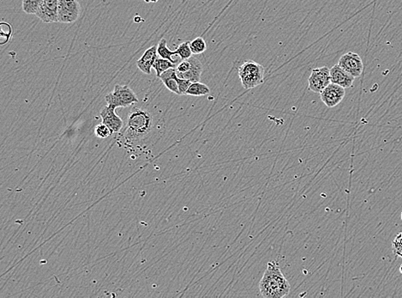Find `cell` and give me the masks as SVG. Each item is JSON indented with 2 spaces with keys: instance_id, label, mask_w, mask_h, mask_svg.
<instances>
[{
  "instance_id": "d4e9b609",
  "label": "cell",
  "mask_w": 402,
  "mask_h": 298,
  "mask_svg": "<svg viewBox=\"0 0 402 298\" xmlns=\"http://www.w3.org/2000/svg\"><path fill=\"white\" fill-rule=\"evenodd\" d=\"M399 270H400V272L402 273V266L400 267V268H399Z\"/></svg>"
},
{
  "instance_id": "8992f818",
  "label": "cell",
  "mask_w": 402,
  "mask_h": 298,
  "mask_svg": "<svg viewBox=\"0 0 402 298\" xmlns=\"http://www.w3.org/2000/svg\"><path fill=\"white\" fill-rule=\"evenodd\" d=\"M331 83L330 69L327 66L312 70L310 77L308 78L309 90L313 92L320 94L325 88Z\"/></svg>"
},
{
  "instance_id": "5bb4252c",
  "label": "cell",
  "mask_w": 402,
  "mask_h": 298,
  "mask_svg": "<svg viewBox=\"0 0 402 298\" xmlns=\"http://www.w3.org/2000/svg\"><path fill=\"white\" fill-rule=\"evenodd\" d=\"M160 80L162 81L163 85L168 89L171 92L180 95L178 85V75H177L176 68L168 69L160 75Z\"/></svg>"
},
{
  "instance_id": "9a60e30c",
  "label": "cell",
  "mask_w": 402,
  "mask_h": 298,
  "mask_svg": "<svg viewBox=\"0 0 402 298\" xmlns=\"http://www.w3.org/2000/svg\"><path fill=\"white\" fill-rule=\"evenodd\" d=\"M157 53L160 58H166L175 65H178L182 61L181 58L177 54L176 51H171L167 48L165 38H162L158 44Z\"/></svg>"
},
{
  "instance_id": "3957f363",
  "label": "cell",
  "mask_w": 402,
  "mask_h": 298,
  "mask_svg": "<svg viewBox=\"0 0 402 298\" xmlns=\"http://www.w3.org/2000/svg\"><path fill=\"white\" fill-rule=\"evenodd\" d=\"M264 75L265 69L256 61H245L239 67V78L245 90H250L263 84Z\"/></svg>"
},
{
  "instance_id": "44dd1931",
  "label": "cell",
  "mask_w": 402,
  "mask_h": 298,
  "mask_svg": "<svg viewBox=\"0 0 402 298\" xmlns=\"http://www.w3.org/2000/svg\"><path fill=\"white\" fill-rule=\"evenodd\" d=\"M95 133L98 137L104 140V138L110 137L113 132L107 125L101 123V124L97 125L95 127Z\"/></svg>"
},
{
  "instance_id": "4fadbf2b",
  "label": "cell",
  "mask_w": 402,
  "mask_h": 298,
  "mask_svg": "<svg viewBox=\"0 0 402 298\" xmlns=\"http://www.w3.org/2000/svg\"><path fill=\"white\" fill-rule=\"evenodd\" d=\"M191 61H192V66L189 71L184 73L177 72V75L180 78L189 80L192 83L200 82V78L203 73V65L198 58L195 57H191Z\"/></svg>"
},
{
  "instance_id": "ffe728a7",
  "label": "cell",
  "mask_w": 402,
  "mask_h": 298,
  "mask_svg": "<svg viewBox=\"0 0 402 298\" xmlns=\"http://www.w3.org/2000/svg\"><path fill=\"white\" fill-rule=\"evenodd\" d=\"M189 43L191 42H185V43H183L180 44V45L177 48L176 53L181 58L182 61L183 59H187V58H191L192 57V51L191 49V46H189Z\"/></svg>"
},
{
  "instance_id": "7402d4cb",
  "label": "cell",
  "mask_w": 402,
  "mask_h": 298,
  "mask_svg": "<svg viewBox=\"0 0 402 298\" xmlns=\"http://www.w3.org/2000/svg\"><path fill=\"white\" fill-rule=\"evenodd\" d=\"M393 248L394 253L396 256H399L402 253V232L397 235L393 242Z\"/></svg>"
},
{
  "instance_id": "9c48e42d",
  "label": "cell",
  "mask_w": 402,
  "mask_h": 298,
  "mask_svg": "<svg viewBox=\"0 0 402 298\" xmlns=\"http://www.w3.org/2000/svg\"><path fill=\"white\" fill-rule=\"evenodd\" d=\"M35 16L43 23H59L58 21V0H43Z\"/></svg>"
},
{
  "instance_id": "603a6c76",
  "label": "cell",
  "mask_w": 402,
  "mask_h": 298,
  "mask_svg": "<svg viewBox=\"0 0 402 298\" xmlns=\"http://www.w3.org/2000/svg\"><path fill=\"white\" fill-rule=\"evenodd\" d=\"M178 85H179V93L180 95H185L186 91L189 89V85H192V82L189 80H184V78H180L178 77Z\"/></svg>"
},
{
  "instance_id": "277c9868",
  "label": "cell",
  "mask_w": 402,
  "mask_h": 298,
  "mask_svg": "<svg viewBox=\"0 0 402 298\" xmlns=\"http://www.w3.org/2000/svg\"><path fill=\"white\" fill-rule=\"evenodd\" d=\"M105 102L113 108H127L138 103V98L129 86L117 85L112 92L105 95Z\"/></svg>"
},
{
  "instance_id": "6da1fadb",
  "label": "cell",
  "mask_w": 402,
  "mask_h": 298,
  "mask_svg": "<svg viewBox=\"0 0 402 298\" xmlns=\"http://www.w3.org/2000/svg\"><path fill=\"white\" fill-rule=\"evenodd\" d=\"M290 289L289 282L281 272L278 262H268L259 283L261 295L265 298H283L289 294Z\"/></svg>"
},
{
  "instance_id": "ac0fdd59",
  "label": "cell",
  "mask_w": 402,
  "mask_h": 298,
  "mask_svg": "<svg viewBox=\"0 0 402 298\" xmlns=\"http://www.w3.org/2000/svg\"><path fill=\"white\" fill-rule=\"evenodd\" d=\"M43 0H23V11L29 15H35Z\"/></svg>"
},
{
  "instance_id": "30bf717a",
  "label": "cell",
  "mask_w": 402,
  "mask_h": 298,
  "mask_svg": "<svg viewBox=\"0 0 402 298\" xmlns=\"http://www.w3.org/2000/svg\"><path fill=\"white\" fill-rule=\"evenodd\" d=\"M115 109L112 106L107 105L101 109L100 114L102 123L107 125L113 133H118L124 127V123L121 118L116 114Z\"/></svg>"
},
{
  "instance_id": "cb8c5ba5",
  "label": "cell",
  "mask_w": 402,
  "mask_h": 298,
  "mask_svg": "<svg viewBox=\"0 0 402 298\" xmlns=\"http://www.w3.org/2000/svg\"><path fill=\"white\" fill-rule=\"evenodd\" d=\"M144 2L146 3H155V2H157L159 0H143Z\"/></svg>"
},
{
  "instance_id": "7a4b0ae2",
  "label": "cell",
  "mask_w": 402,
  "mask_h": 298,
  "mask_svg": "<svg viewBox=\"0 0 402 298\" xmlns=\"http://www.w3.org/2000/svg\"><path fill=\"white\" fill-rule=\"evenodd\" d=\"M153 127V117L143 108L134 107L130 111L127 118L124 137L129 141H137L144 138Z\"/></svg>"
},
{
  "instance_id": "8fae6325",
  "label": "cell",
  "mask_w": 402,
  "mask_h": 298,
  "mask_svg": "<svg viewBox=\"0 0 402 298\" xmlns=\"http://www.w3.org/2000/svg\"><path fill=\"white\" fill-rule=\"evenodd\" d=\"M330 77H331V83L336 84L345 89L352 87L355 80L353 76L345 71L344 69L342 68L338 64L334 65L330 69Z\"/></svg>"
},
{
  "instance_id": "52a82bcc",
  "label": "cell",
  "mask_w": 402,
  "mask_h": 298,
  "mask_svg": "<svg viewBox=\"0 0 402 298\" xmlns=\"http://www.w3.org/2000/svg\"><path fill=\"white\" fill-rule=\"evenodd\" d=\"M346 89L345 88L330 83L322 92L320 93V97L322 102L328 108H334L342 103L346 95Z\"/></svg>"
},
{
  "instance_id": "2e32d148",
  "label": "cell",
  "mask_w": 402,
  "mask_h": 298,
  "mask_svg": "<svg viewBox=\"0 0 402 298\" xmlns=\"http://www.w3.org/2000/svg\"><path fill=\"white\" fill-rule=\"evenodd\" d=\"M210 93V89L208 85H204L203 83L195 82L192 83L189 85V89L187 90V95H192V96H203L208 95Z\"/></svg>"
},
{
  "instance_id": "ba28073f",
  "label": "cell",
  "mask_w": 402,
  "mask_h": 298,
  "mask_svg": "<svg viewBox=\"0 0 402 298\" xmlns=\"http://www.w3.org/2000/svg\"><path fill=\"white\" fill-rule=\"evenodd\" d=\"M338 65L355 78L360 77L361 74L363 73V61L357 53L349 52L342 55Z\"/></svg>"
},
{
  "instance_id": "7c38bea8",
  "label": "cell",
  "mask_w": 402,
  "mask_h": 298,
  "mask_svg": "<svg viewBox=\"0 0 402 298\" xmlns=\"http://www.w3.org/2000/svg\"><path fill=\"white\" fill-rule=\"evenodd\" d=\"M157 48V45L152 46L150 48H147L142 57L137 61V67L143 73L147 75L151 73V69L153 68V66L158 57Z\"/></svg>"
},
{
  "instance_id": "d6986e66",
  "label": "cell",
  "mask_w": 402,
  "mask_h": 298,
  "mask_svg": "<svg viewBox=\"0 0 402 298\" xmlns=\"http://www.w3.org/2000/svg\"><path fill=\"white\" fill-rule=\"evenodd\" d=\"M189 46L193 54H201L204 53L207 49V44L205 41L203 40V37H197L189 43Z\"/></svg>"
},
{
  "instance_id": "5b68a950",
  "label": "cell",
  "mask_w": 402,
  "mask_h": 298,
  "mask_svg": "<svg viewBox=\"0 0 402 298\" xmlns=\"http://www.w3.org/2000/svg\"><path fill=\"white\" fill-rule=\"evenodd\" d=\"M81 13L78 0H58V21L63 24L76 22Z\"/></svg>"
},
{
  "instance_id": "e0dca14e",
  "label": "cell",
  "mask_w": 402,
  "mask_h": 298,
  "mask_svg": "<svg viewBox=\"0 0 402 298\" xmlns=\"http://www.w3.org/2000/svg\"><path fill=\"white\" fill-rule=\"evenodd\" d=\"M177 65L172 63L171 61H167L166 58H156L153 68L155 69V72H156V77L160 78V75L167 71L168 69L176 68Z\"/></svg>"
}]
</instances>
